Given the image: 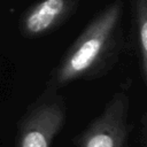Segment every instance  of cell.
Returning <instances> with one entry per match:
<instances>
[{
    "mask_svg": "<svg viewBox=\"0 0 147 147\" xmlns=\"http://www.w3.org/2000/svg\"><path fill=\"white\" fill-rule=\"evenodd\" d=\"M80 0H39L20 16L18 31L25 39L46 37L62 28L77 11Z\"/></svg>",
    "mask_w": 147,
    "mask_h": 147,
    "instance_id": "277c9868",
    "label": "cell"
},
{
    "mask_svg": "<svg viewBox=\"0 0 147 147\" xmlns=\"http://www.w3.org/2000/svg\"><path fill=\"white\" fill-rule=\"evenodd\" d=\"M130 129V96L117 91L79 134L77 147H126Z\"/></svg>",
    "mask_w": 147,
    "mask_h": 147,
    "instance_id": "3957f363",
    "label": "cell"
},
{
    "mask_svg": "<svg viewBox=\"0 0 147 147\" xmlns=\"http://www.w3.org/2000/svg\"><path fill=\"white\" fill-rule=\"evenodd\" d=\"M123 18V0H114L103 7L63 53L45 86L59 91L78 80H94L108 75L125 48Z\"/></svg>",
    "mask_w": 147,
    "mask_h": 147,
    "instance_id": "6da1fadb",
    "label": "cell"
},
{
    "mask_svg": "<svg viewBox=\"0 0 147 147\" xmlns=\"http://www.w3.org/2000/svg\"><path fill=\"white\" fill-rule=\"evenodd\" d=\"M130 32L129 46L138 63L144 84L147 83V0H129Z\"/></svg>",
    "mask_w": 147,
    "mask_h": 147,
    "instance_id": "5b68a950",
    "label": "cell"
},
{
    "mask_svg": "<svg viewBox=\"0 0 147 147\" xmlns=\"http://www.w3.org/2000/svg\"><path fill=\"white\" fill-rule=\"evenodd\" d=\"M142 127H141V145L140 147H147V132H146V129H147V124H146V114H144L142 116Z\"/></svg>",
    "mask_w": 147,
    "mask_h": 147,
    "instance_id": "8992f818",
    "label": "cell"
},
{
    "mask_svg": "<svg viewBox=\"0 0 147 147\" xmlns=\"http://www.w3.org/2000/svg\"><path fill=\"white\" fill-rule=\"evenodd\" d=\"M67 118L65 99L45 86L17 123L16 147H51Z\"/></svg>",
    "mask_w": 147,
    "mask_h": 147,
    "instance_id": "7a4b0ae2",
    "label": "cell"
}]
</instances>
